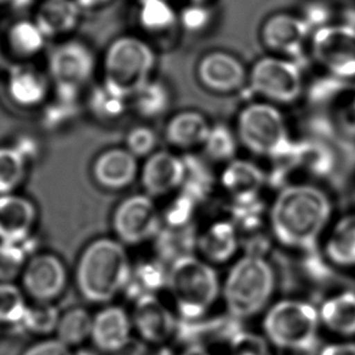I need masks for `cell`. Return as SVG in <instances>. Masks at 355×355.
I'll use <instances>...</instances> for the list:
<instances>
[{
  "label": "cell",
  "mask_w": 355,
  "mask_h": 355,
  "mask_svg": "<svg viewBox=\"0 0 355 355\" xmlns=\"http://www.w3.org/2000/svg\"><path fill=\"white\" fill-rule=\"evenodd\" d=\"M35 251L33 236L24 241H0V283H11L24 272Z\"/></svg>",
  "instance_id": "28"
},
{
  "label": "cell",
  "mask_w": 355,
  "mask_h": 355,
  "mask_svg": "<svg viewBox=\"0 0 355 355\" xmlns=\"http://www.w3.org/2000/svg\"><path fill=\"white\" fill-rule=\"evenodd\" d=\"M5 90L10 101L21 108H35L48 97L46 78L35 68L17 64L10 68L5 79Z\"/></svg>",
  "instance_id": "19"
},
{
  "label": "cell",
  "mask_w": 355,
  "mask_h": 355,
  "mask_svg": "<svg viewBox=\"0 0 355 355\" xmlns=\"http://www.w3.org/2000/svg\"><path fill=\"white\" fill-rule=\"evenodd\" d=\"M139 24L152 33H164L178 22V16L168 0H139Z\"/></svg>",
  "instance_id": "31"
},
{
  "label": "cell",
  "mask_w": 355,
  "mask_h": 355,
  "mask_svg": "<svg viewBox=\"0 0 355 355\" xmlns=\"http://www.w3.org/2000/svg\"><path fill=\"white\" fill-rule=\"evenodd\" d=\"M193 3H198V4H202V3H205L207 0H192Z\"/></svg>",
  "instance_id": "48"
},
{
  "label": "cell",
  "mask_w": 355,
  "mask_h": 355,
  "mask_svg": "<svg viewBox=\"0 0 355 355\" xmlns=\"http://www.w3.org/2000/svg\"><path fill=\"white\" fill-rule=\"evenodd\" d=\"M186 178V164L168 152L154 153L144 164L142 184L152 197H162L180 187Z\"/></svg>",
  "instance_id": "17"
},
{
  "label": "cell",
  "mask_w": 355,
  "mask_h": 355,
  "mask_svg": "<svg viewBox=\"0 0 355 355\" xmlns=\"http://www.w3.org/2000/svg\"><path fill=\"white\" fill-rule=\"evenodd\" d=\"M38 211L28 198L17 193L0 196V241L32 238Z\"/></svg>",
  "instance_id": "16"
},
{
  "label": "cell",
  "mask_w": 355,
  "mask_h": 355,
  "mask_svg": "<svg viewBox=\"0 0 355 355\" xmlns=\"http://www.w3.org/2000/svg\"><path fill=\"white\" fill-rule=\"evenodd\" d=\"M198 74L202 84L214 92H230L245 82V69L238 58L230 53H211L199 63Z\"/></svg>",
  "instance_id": "18"
},
{
  "label": "cell",
  "mask_w": 355,
  "mask_h": 355,
  "mask_svg": "<svg viewBox=\"0 0 355 355\" xmlns=\"http://www.w3.org/2000/svg\"><path fill=\"white\" fill-rule=\"evenodd\" d=\"M338 123L341 129L351 135H355V96L346 102L338 111Z\"/></svg>",
  "instance_id": "43"
},
{
  "label": "cell",
  "mask_w": 355,
  "mask_h": 355,
  "mask_svg": "<svg viewBox=\"0 0 355 355\" xmlns=\"http://www.w3.org/2000/svg\"><path fill=\"white\" fill-rule=\"evenodd\" d=\"M28 159L14 144L0 146V196L16 193L24 183Z\"/></svg>",
  "instance_id": "29"
},
{
  "label": "cell",
  "mask_w": 355,
  "mask_h": 355,
  "mask_svg": "<svg viewBox=\"0 0 355 355\" xmlns=\"http://www.w3.org/2000/svg\"><path fill=\"white\" fill-rule=\"evenodd\" d=\"M24 293L12 283H0V322L19 325L28 309Z\"/></svg>",
  "instance_id": "35"
},
{
  "label": "cell",
  "mask_w": 355,
  "mask_h": 355,
  "mask_svg": "<svg viewBox=\"0 0 355 355\" xmlns=\"http://www.w3.org/2000/svg\"><path fill=\"white\" fill-rule=\"evenodd\" d=\"M132 269L119 241L98 239L79 259L77 285L83 297L92 303L111 302L129 284Z\"/></svg>",
  "instance_id": "2"
},
{
  "label": "cell",
  "mask_w": 355,
  "mask_h": 355,
  "mask_svg": "<svg viewBox=\"0 0 355 355\" xmlns=\"http://www.w3.org/2000/svg\"><path fill=\"white\" fill-rule=\"evenodd\" d=\"M26 293L38 302H51L67 284V272L62 261L51 254H35L21 274Z\"/></svg>",
  "instance_id": "12"
},
{
  "label": "cell",
  "mask_w": 355,
  "mask_h": 355,
  "mask_svg": "<svg viewBox=\"0 0 355 355\" xmlns=\"http://www.w3.org/2000/svg\"><path fill=\"white\" fill-rule=\"evenodd\" d=\"M61 314L50 302H38L29 306L19 327L34 335H48L56 331Z\"/></svg>",
  "instance_id": "34"
},
{
  "label": "cell",
  "mask_w": 355,
  "mask_h": 355,
  "mask_svg": "<svg viewBox=\"0 0 355 355\" xmlns=\"http://www.w3.org/2000/svg\"><path fill=\"white\" fill-rule=\"evenodd\" d=\"M250 84L254 92L279 103L297 101L304 92L301 68L286 58H261L251 71Z\"/></svg>",
  "instance_id": "10"
},
{
  "label": "cell",
  "mask_w": 355,
  "mask_h": 355,
  "mask_svg": "<svg viewBox=\"0 0 355 355\" xmlns=\"http://www.w3.org/2000/svg\"><path fill=\"white\" fill-rule=\"evenodd\" d=\"M291 159H295L303 168L317 176L329 175L335 165V157L331 150L317 142L296 144Z\"/></svg>",
  "instance_id": "33"
},
{
  "label": "cell",
  "mask_w": 355,
  "mask_h": 355,
  "mask_svg": "<svg viewBox=\"0 0 355 355\" xmlns=\"http://www.w3.org/2000/svg\"><path fill=\"white\" fill-rule=\"evenodd\" d=\"M160 226L158 210L146 196H135L120 204L113 217L116 236L125 244H139L155 236Z\"/></svg>",
  "instance_id": "11"
},
{
  "label": "cell",
  "mask_w": 355,
  "mask_h": 355,
  "mask_svg": "<svg viewBox=\"0 0 355 355\" xmlns=\"http://www.w3.org/2000/svg\"><path fill=\"white\" fill-rule=\"evenodd\" d=\"M166 286L178 314L186 322L200 320L220 295L216 272L211 266L192 254L173 261L168 269Z\"/></svg>",
  "instance_id": "3"
},
{
  "label": "cell",
  "mask_w": 355,
  "mask_h": 355,
  "mask_svg": "<svg viewBox=\"0 0 355 355\" xmlns=\"http://www.w3.org/2000/svg\"><path fill=\"white\" fill-rule=\"evenodd\" d=\"M320 322L342 336L355 335V293L343 291L324 301L319 309Z\"/></svg>",
  "instance_id": "24"
},
{
  "label": "cell",
  "mask_w": 355,
  "mask_h": 355,
  "mask_svg": "<svg viewBox=\"0 0 355 355\" xmlns=\"http://www.w3.org/2000/svg\"><path fill=\"white\" fill-rule=\"evenodd\" d=\"M180 355H215L207 347L199 345H189Z\"/></svg>",
  "instance_id": "45"
},
{
  "label": "cell",
  "mask_w": 355,
  "mask_h": 355,
  "mask_svg": "<svg viewBox=\"0 0 355 355\" xmlns=\"http://www.w3.org/2000/svg\"><path fill=\"white\" fill-rule=\"evenodd\" d=\"M0 62H1V53H0Z\"/></svg>",
  "instance_id": "50"
},
{
  "label": "cell",
  "mask_w": 355,
  "mask_h": 355,
  "mask_svg": "<svg viewBox=\"0 0 355 355\" xmlns=\"http://www.w3.org/2000/svg\"><path fill=\"white\" fill-rule=\"evenodd\" d=\"M5 3H12V0H0V4H5Z\"/></svg>",
  "instance_id": "49"
},
{
  "label": "cell",
  "mask_w": 355,
  "mask_h": 355,
  "mask_svg": "<svg viewBox=\"0 0 355 355\" xmlns=\"http://www.w3.org/2000/svg\"><path fill=\"white\" fill-rule=\"evenodd\" d=\"M157 144V137L152 130L146 126H139L130 131L126 139L128 150L135 157L148 155Z\"/></svg>",
  "instance_id": "40"
},
{
  "label": "cell",
  "mask_w": 355,
  "mask_h": 355,
  "mask_svg": "<svg viewBox=\"0 0 355 355\" xmlns=\"http://www.w3.org/2000/svg\"><path fill=\"white\" fill-rule=\"evenodd\" d=\"M131 322L141 338L155 346L168 342L178 332L173 313L157 296L136 300Z\"/></svg>",
  "instance_id": "13"
},
{
  "label": "cell",
  "mask_w": 355,
  "mask_h": 355,
  "mask_svg": "<svg viewBox=\"0 0 355 355\" xmlns=\"http://www.w3.org/2000/svg\"><path fill=\"white\" fill-rule=\"evenodd\" d=\"M228 347L230 355H270L268 340L252 332L240 331Z\"/></svg>",
  "instance_id": "39"
},
{
  "label": "cell",
  "mask_w": 355,
  "mask_h": 355,
  "mask_svg": "<svg viewBox=\"0 0 355 355\" xmlns=\"http://www.w3.org/2000/svg\"><path fill=\"white\" fill-rule=\"evenodd\" d=\"M332 215L331 198L322 188L300 183L279 193L270 211V225L282 244L311 251L329 231Z\"/></svg>",
  "instance_id": "1"
},
{
  "label": "cell",
  "mask_w": 355,
  "mask_h": 355,
  "mask_svg": "<svg viewBox=\"0 0 355 355\" xmlns=\"http://www.w3.org/2000/svg\"><path fill=\"white\" fill-rule=\"evenodd\" d=\"M315 62L327 76L343 82L355 80V29L349 26H324L312 39Z\"/></svg>",
  "instance_id": "9"
},
{
  "label": "cell",
  "mask_w": 355,
  "mask_h": 355,
  "mask_svg": "<svg viewBox=\"0 0 355 355\" xmlns=\"http://www.w3.org/2000/svg\"><path fill=\"white\" fill-rule=\"evenodd\" d=\"M210 12L205 6L198 3H193L191 6L184 8L182 14L180 16V21L183 27L189 32H200L207 28L210 24Z\"/></svg>",
  "instance_id": "41"
},
{
  "label": "cell",
  "mask_w": 355,
  "mask_h": 355,
  "mask_svg": "<svg viewBox=\"0 0 355 355\" xmlns=\"http://www.w3.org/2000/svg\"><path fill=\"white\" fill-rule=\"evenodd\" d=\"M80 14L82 8L76 0H43L34 21L50 38L72 32L79 24Z\"/></svg>",
  "instance_id": "21"
},
{
  "label": "cell",
  "mask_w": 355,
  "mask_h": 355,
  "mask_svg": "<svg viewBox=\"0 0 355 355\" xmlns=\"http://www.w3.org/2000/svg\"><path fill=\"white\" fill-rule=\"evenodd\" d=\"M238 132L248 148L272 158H291L296 148L284 116L275 107L254 103L240 113Z\"/></svg>",
  "instance_id": "7"
},
{
  "label": "cell",
  "mask_w": 355,
  "mask_h": 355,
  "mask_svg": "<svg viewBox=\"0 0 355 355\" xmlns=\"http://www.w3.org/2000/svg\"><path fill=\"white\" fill-rule=\"evenodd\" d=\"M137 173L136 157L128 149H111L100 155L94 165L97 182L110 189L129 186Z\"/></svg>",
  "instance_id": "20"
},
{
  "label": "cell",
  "mask_w": 355,
  "mask_h": 355,
  "mask_svg": "<svg viewBox=\"0 0 355 355\" xmlns=\"http://www.w3.org/2000/svg\"><path fill=\"white\" fill-rule=\"evenodd\" d=\"M211 126L196 112H184L173 116L166 128L168 142L180 148H192L205 144Z\"/></svg>",
  "instance_id": "25"
},
{
  "label": "cell",
  "mask_w": 355,
  "mask_h": 355,
  "mask_svg": "<svg viewBox=\"0 0 355 355\" xmlns=\"http://www.w3.org/2000/svg\"><path fill=\"white\" fill-rule=\"evenodd\" d=\"M309 31L306 19L293 15H273L264 22L262 40L273 51L293 58L302 53Z\"/></svg>",
  "instance_id": "14"
},
{
  "label": "cell",
  "mask_w": 355,
  "mask_h": 355,
  "mask_svg": "<svg viewBox=\"0 0 355 355\" xmlns=\"http://www.w3.org/2000/svg\"><path fill=\"white\" fill-rule=\"evenodd\" d=\"M322 254L334 266L355 268V215L343 217L322 238Z\"/></svg>",
  "instance_id": "23"
},
{
  "label": "cell",
  "mask_w": 355,
  "mask_h": 355,
  "mask_svg": "<svg viewBox=\"0 0 355 355\" xmlns=\"http://www.w3.org/2000/svg\"><path fill=\"white\" fill-rule=\"evenodd\" d=\"M199 249L207 259L222 263L231 259L238 249V233L231 222L214 223L199 239Z\"/></svg>",
  "instance_id": "26"
},
{
  "label": "cell",
  "mask_w": 355,
  "mask_h": 355,
  "mask_svg": "<svg viewBox=\"0 0 355 355\" xmlns=\"http://www.w3.org/2000/svg\"><path fill=\"white\" fill-rule=\"evenodd\" d=\"M204 146L209 157L220 162L230 160L236 154V137L231 130L223 125H217L210 129Z\"/></svg>",
  "instance_id": "38"
},
{
  "label": "cell",
  "mask_w": 355,
  "mask_h": 355,
  "mask_svg": "<svg viewBox=\"0 0 355 355\" xmlns=\"http://www.w3.org/2000/svg\"><path fill=\"white\" fill-rule=\"evenodd\" d=\"M319 309L301 300H284L269 308L263 319L266 338L285 351L312 349L320 327Z\"/></svg>",
  "instance_id": "5"
},
{
  "label": "cell",
  "mask_w": 355,
  "mask_h": 355,
  "mask_svg": "<svg viewBox=\"0 0 355 355\" xmlns=\"http://www.w3.org/2000/svg\"><path fill=\"white\" fill-rule=\"evenodd\" d=\"M132 327L131 317L123 308L110 306L94 317L90 340L98 351L114 354L129 345Z\"/></svg>",
  "instance_id": "15"
},
{
  "label": "cell",
  "mask_w": 355,
  "mask_h": 355,
  "mask_svg": "<svg viewBox=\"0 0 355 355\" xmlns=\"http://www.w3.org/2000/svg\"><path fill=\"white\" fill-rule=\"evenodd\" d=\"M319 355H355V343L353 342L331 343L324 347Z\"/></svg>",
  "instance_id": "44"
},
{
  "label": "cell",
  "mask_w": 355,
  "mask_h": 355,
  "mask_svg": "<svg viewBox=\"0 0 355 355\" xmlns=\"http://www.w3.org/2000/svg\"><path fill=\"white\" fill-rule=\"evenodd\" d=\"M95 58L92 50L79 42H67L53 49L49 58V73L58 98L74 102L78 92L92 78Z\"/></svg>",
  "instance_id": "8"
},
{
  "label": "cell",
  "mask_w": 355,
  "mask_h": 355,
  "mask_svg": "<svg viewBox=\"0 0 355 355\" xmlns=\"http://www.w3.org/2000/svg\"><path fill=\"white\" fill-rule=\"evenodd\" d=\"M168 273L157 263H147L132 270L125 290L136 300L144 296H155L160 288L166 286Z\"/></svg>",
  "instance_id": "32"
},
{
  "label": "cell",
  "mask_w": 355,
  "mask_h": 355,
  "mask_svg": "<svg viewBox=\"0 0 355 355\" xmlns=\"http://www.w3.org/2000/svg\"><path fill=\"white\" fill-rule=\"evenodd\" d=\"M275 277L270 264L259 254H248L236 262L223 288L227 311L238 320L254 317L273 296Z\"/></svg>",
  "instance_id": "4"
},
{
  "label": "cell",
  "mask_w": 355,
  "mask_h": 355,
  "mask_svg": "<svg viewBox=\"0 0 355 355\" xmlns=\"http://www.w3.org/2000/svg\"><path fill=\"white\" fill-rule=\"evenodd\" d=\"M73 355H98V354H97V353H95V352L85 351V349H84V351H79V352H78V353H76V354H73Z\"/></svg>",
  "instance_id": "47"
},
{
  "label": "cell",
  "mask_w": 355,
  "mask_h": 355,
  "mask_svg": "<svg viewBox=\"0 0 355 355\" xmlns=\"http://www.w3.org/2000/svg\"><path fill=\"white\" fill-rule=\"evenodd\" d=\"M134 97L137 111L148 118L160 116L170 103L168 89L160 83H147Z\"/></svg>",
  "instance_id": "36"
},
{
  "label": "cell",
  "mask_w": 355,
  "mask_h": 355,
  "mask_svg": "<svg viewBox=\"0 0 355 355\" xmlns=\"http://www.w3.org/2000/svg\"><path fill=\"white\" fill-rule=\"evenodd\" d=\"M94 317L85 308L76 307L63 313L58 320V338L66 346H80L92 338Z\"/></svg>",
  "instance_id": "30"
},
{
  "label": "cell",
  "mask_w": 355,
  "mask_h": 355,
  "mask_svg": "<svg viewBox=\"0 0 355 355\" xmlns=\"http://www.w3.org/2000/svg\"><path fill=\"white\" fill-rule=\"evenodd\" d=\"M48 37L39 28L35 21L19 19L15 22L8 32V45L10 50L19 58L35 56L45 46Z\"/></svg>",
  "instance_id": "27"
},
{
  "label": "cell",
  "mask_w": 355,
  "mask_h": 355,
  "mask_svg": "<svg viewBox=\"0 0 355 355\" xmlns=\"http://www.w3.org/2000/svg\"><path fill=\"white\" fill-rule=\"evenodd\" d=\"M155 55L148 44L136 37H120L105 58V85L119 96H135L149 82Z\"/></svg>",
  "instance_id": "6"
},
{
  "label": "cell",
  "mask_w": 355,
  "mask_h": 355,
  "mask_svg": "<svg viewBox=\"0 0 355 355\" xmlns=\"http://www.w3.org/2000/svg\"><path fill=\"white\" fill-rule=\"evenodd\" d=\"M125 97L116 95L106 85L96 87L90 98V106L95 116L100 119L113 120L119 118L124 113Z\"/></svg>",
  "instance_id": "37"
},
{
  "label": "cell",
  "mask_w": 355,
  "mask_h": 355,
  "mask_svg": "<svg viewBox=\"0 0 355 355\" xmlns=\"http://www.w3.org/2000/svg\"><path fill=\"white\" fill-rule=\"evenodd\" d=\"M24 355H73L71 348L58 338L45 340L29 347Z\"/></svg>",
  "instance_id": "42"
},
{
  "label": "cell",
  "mask_w": 355,
  "mask_h": 355,
  "mask_svg": "<svg viewBox=\"0 0 355 355\" xmlns=\"http://www.w3.org/2000/svg\"><path fill=\"white\" fill-rule=\"evenodd\" d=\"M82 9H94L110 3L111 0H76Z\"/></svg>",
  "instance_id": "46"
},
{
  "label": "cell",
  "mask_w": 355,
  "mask_h": 355,
  "mask_svg": "<svg viewBox=\"0 0 355 355\" xmlns=\"http://www.w3.org/2000/svg\"><path fill=\"white\" fill-rule=\"evenodd\" d=\"M263 184L262 170L245 160L232 162L222 173V186L240 204L256 202Z\"/></svg>",
  "instance_id": "22"
}]
</instances>
